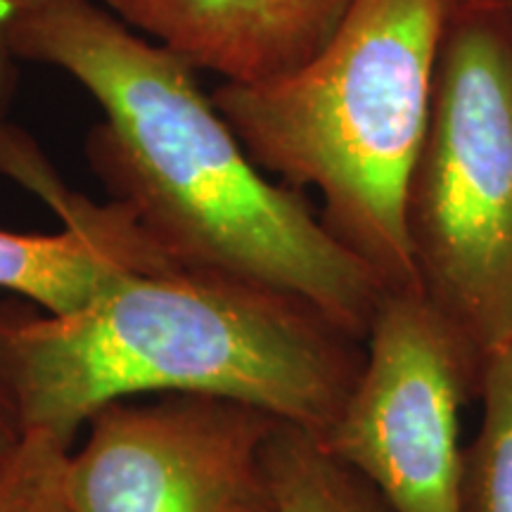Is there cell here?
<instances>
[{
	"label": "cell",
	"instance_id": "obj_1",
	"mask_svg": "<svg viewBox=\"0 0 512 512\" xmlns=\"http://www.w3.org/2000/svg\"><path fill=\"white\" fill-rule=\"evenodd\" d=\"M10 43L98 102L88 162L169 259L294 294L366 337L387 290L302 192L252 162L195 69L91 0H36Z\"/></svg>",
	"mask_w": 512,
	"mask_h": 512
},
{
	"label": "cell",
	"instance_id": "obj_10",
	"mask_svg": "<svg viewBox=\"0 0 512 512\" xmlns=\"http://www.w3.org/2000/svg\"><path fill=\"white\" fill-rule=\"evenodd\" d=\"M482 422L465 448L463 512H512V342L486 363Z\"/></svg>",
	"mask_w": 512,
	"mask_h": 512
},
{
	"label": "cell",
	"instance_id": "obj_2",
	"mask_svg": "<svg viewBox=\"0 0 512 512\" xmlns=\"http://www.w3.org/2000/svg\"><path fill=\"white\" fill-rule=\"evenodd\" d=\"M10 354L27 432L76 444L107 403L200 394L325 437L363 363V339L275 287L166 264L126 271L72 316L22 306Z\"/></svg>",
	"mask_w": 512,
	"mask_h": 512
},
{
	"label": "cell",
	"instance_id": "obj_7",
	"mask_svg": "<svg viewBox=\"0 0 512 512\" xmlns=\"http://www.w3.org/2000/svg\"><path fill=\"white\" fill-rule=\"evenodd\" d=\"M188 67L256 86L304 67L356 0H102Z\"/></svg>",
	"mask_w": 512,
	"mask_h": 512
},
{
	"label": "cell",
	"instance_id": "obj_9",
	"mask_svg": "<svg viewBox=\"0 0 512 512\" xmlns=\"http://www.w3.org/2000/svg\"><path fill=\"white\" fill-rule=\"evenodd\" d=\"M273 512H394L318 434L280 425L268 444Z\"/></svg>",
	"mask_w": 512,
	"mask_h": 512
},
{
	"label": "cell",
	"instance_id": "obj_11",
	"mask_svg": "<svg viewBox=\"0 0 512 512\" xmlns=\"http://www.w3.org/2000/svg\"><path fill=\"white\" fill-rule=\"evenodd\" d=\"M72 446L48 432H27L0 470V512H79L69 491Z\"/></svg>",
	"mask_w": 512,
	"mask_h": 512
},
{
	"label": "cell",
	"instance_id": "obj_13",
	"mask_svg": "<svg viewBox=\"0 0 512 512\" xmlns=\"http://www.w3.org/2000/svg\"><path fill=\"white\" fill-rule=\"evenodd\" d=\"M36 0H0V119H3L8 102L15 86V62L17 57L12 53L10 34L12 27L19 22V17L27 12Z\"/></svg>",
	"mask_w": 512,
	"mask_h": 512
},
{
	"label": "cell",
	"instance_id": "obj_5",
	"mask_svg": "<svg viewBox=\"0 0 512 512\" xmlns=\"http://www.w3.org/2000/svg\"><path fill=\"white\" fill-rule=\"evenodd\" d=\"M482 370L420 290L384 292L325 446L394 512H463L460 408Z\"/></svg>",
	"mask_w": 512,
	"mask_h": 512
},
{
	"label": "cell",
	"instance_id": "obj_6",
	"mask_svg": "<svg viewBox=\"0 0 512 512\" xmlns=\"http://www.w3.org/2000/svg\"><path fill=\"white\" fill-rule=\"evenodd\" d=\"M283 425L200 394L114 401L69 453L79 512H273L268 444Z\"/></svg>",
	"mask_w": 512,
	"mask_h": 512
},
{
	"label": "cell",
	"instance_id": "obj_8",
	"mask_svg": "<svg viewBox=\"0 0 512 512\" xmlns=\"http://www.w3.org/2000/svg\"><path fill=\"white\" fill-rule=\"evenodd\" d=\"M53 235L0 228V290L27 299L46 316H72L126 271L176 264L117 202L93 204L72 192L57 209Z\"/></svg>",
	"mask_w": 512,
	"mask_h": 512
},
{
	"label": "cell",
	"instance_id": "obj_4",
	"mask_svg": "<svg viewBox=\"0 0 512 512\" xmlns=\"http://www.w3.org/2000/svg\"><path fill=\"white\" fill-rule=\"evenodd\" d=\"M418 290L484 373L512 342V5L458 0L406 192Z\"/></svg>",
	"mask_w": 512,
	"mask_h": 512
},
{
	"label": "cell",
	"instance_id": "obj_12",
	"mask_svg": "<svg viewBox=\"0 0 512 512\" xmlns=\"http://www.w3.org/2000/svg\"><path fill=\"white\" fill-rule=\"evenodd\" d=\"M19 311L22 304L0 306V470L27 439V420L10 354V328Z\"/></svg>",
	"mask_w": 512,
	"mask_h": 512
},
{
	"label": "cell",
	"instance_id": "obj_3",
	"mask_svg": "<svg viewBox=\"0 0 512 512\" xmlns=\"http://www.w3.org/2000/svg\"><path fill=\"white\" fill-rule=\"evenodd\" d=\"M456 3L356 0L297 72L211 93L252 162L287 188L316 190L320 221L387 292L418 290L406 192Z\"/></svg>",
	"mask_w": 512,
	"mask_h": 512
},
{
	"label": "cell",
	"instance_id": "obj_14",
	"mask_svg": "<svg viewBox=\"0 0 512 512\" xmlns=\"http://www.w3.org/2000/svg\"><path fill=\"white\" fill-rule=\"evenodd\" d=\"M510 5H512V0H510Z\"/></svg>",
	"mask_w": 512,
	"mask_h": 512
}]
</instances>
